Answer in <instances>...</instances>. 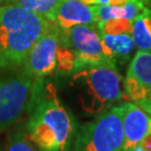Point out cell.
Wrapping results in <instances>:
<instances>
[{
	"mask_svg": "<svg viewBox=\"0 0 151 151\" xmlns=\"http://www.w3.org/2000/svg\"><path fill=\"white\" fill-rule=\"evenodd\" d=\"M24 129L38 151H72L78 124L55 87L44 83L28 111Z\"/></svg>",
	"mask_w": 151,
	"mask_h": 151,
	"instance_id": "obj_1",
	"label": "cell"
},
{
	"mask_svg": "<svg viewBox=\"0 0 151 151\" xmlns=\"http://www.w3.org/2000/svg\"><path fill=\"white\" fill-rule=\"evenodd\" d=\"M45 17L20 6L0 7V73L22 68L34 44L50 26Z\"/></svg>",
	"mask_w": 151,
	"mask_h": 151,
	"instance_id": "obj_2",
	"label": "cell"
},
{
	"mask_svg": "<svg viewBox=\"0 0 151 151\" xmlns=\"http://www.w3.org/2000/svg\"><path fill=\"white\" fill-rule=\"evenodd\" d=\"M68 92L77 111L94 118L124 97L119 70L111 65L86 67L70 75Z\"/></svg>",
	"mask_w": 151,
	"mask_h": 151,
	"instance_id": "obj_3",
	"label": "cell"
},
{
	"mask_svg": "<svg viewBox=\"0 0 151 151\" xmlns=\"http://www.w3.org/2000/svg\"><path fill=\"white\" fill-rule=\"evenodd\" d=\"M125 102L78 125L72 151H122Z\"/></svg>",
	"mask_w": 151,
	"mask_h": 151,
	"instance_id": "obj_4",
	"label": "cell"
},
{
	"mask_svg": "<svg viewBox=\"0 0 151 151\" xmlns=\"http://www.w3.org/2000/svg\"><path fill=\"white\" fill-rule=\"evenodd\" d=\"M43 84L22 68L0 73V132L11 128L34 103Z\"/></svg>",
	"mask_w": 151,
	"mask_h": 151,
	"instance_id": "obj_5",
	"label": "cell"
},
{
	"mask_svg": "<svg viewBox=\"0 0 151 151\" xmlns=\"http://www.w3.org/2000/svg\"><path fill=\"white\" fill-rule=\"evenodd\" d=\"M60 40L74 53L75 72L92 66L111 65L103 55L101 38L96 26L77 25L68 29H60Z\"/></svg>",
	"mask_w": 151,
	"mask_h": 151,
	"instance_id": "obj_6",
	"label": "cell"
},
{
	"mask_svg": "<svg viewBox=\"0 0 151 151\" xmlns=\"http://www.w3.org/2000/svg\"><path fill=\"white\" fill-rule=\"evenodd\" d=\"M60 29L54 22L37 39L22 65V70L39 84L56 70V56L60 47Z\"/></svg>",
	"mask_w": 151,
	"mask_h": 151,
	"instance_id": "obj_7",
	"label": "cell"
},
{
	"mask_svg": "<svg viewBox=\"0 0 151 151\" xmlns=\"http://www.w3.org/2000/svg\"><path fill=\"white\" fill-rule=\"evenodd\" d=\"M123 94L151 115V52L138 50L123 80Z\"/></svg>",
	"mask_w": 151,
	"mask_h": 151,
	"instance_id": "obj_8",
	"label": "cell"
},
{
	"mask_svg": "<svg viewBox=\"0 0 151 151\" xmlns=\"http://www.w3.org/2000/svg\"><path fill=\"white\" fill-rule=\"evenodd\" d=\"M150 114L132 102H125L122 151H131L149 134Z\"/></svg>",
	"mask_w": 151,
	"mask_h": 151,
	"instance_id": "obj_9",
	"label": "cell"
},
{
	"mask_svg": "<svg viewBox=\"0 0 151 151\" xmlns=\"http://www.w3.org/2000/svg\"><path fill=\"white\" fill-rule=\"evenodd\" d=\"M96 22L95 6L87 5L82 0H60L53 20L60 29L77 25L96 26Z\"/></svg>",
	"mask_w": 151,
	"mask_h": 151,
	"instance_id": "obj_10",
	"label": "cell"
},
{
	"mask_svg": "<svg viewBox=\"0 0 151 151\" xmlns=\"http://www.w3.org/2000/svg\"><path fill=\"white\" fill-rule=\"evenodd\" d=\"M102 52L111 65L118 66L129 63L135 49V44L131 32L100 34Z\"/></svg>",
	"mask_w": 151,
	"mask_h": 151,
	"instance_id": "obj_11",
	"label": "cell"
},
{
	"mask_svg": "<svg viewBox=\"0 0 151 151\" xmlns=\"http://www.w3.org/2000/svg\"><path fill=\"white\" fill-rule=\"evenodd\" d=\"M143 0H128L122 5H97L95 6L96 24L110 19H129L133 20L140 12L148 8Z\"/></svg>",
	"mask_w": 151,
	"mask_h": 151,
	"instance_id": "obj_12",
	"label": "cell"
},
{
	"mask_svg": "<svg viewBox=\"0 0 151 151\" xmlns=\"http://www.w3.org/2000/svg\"><path fill=\"white\" fill-rule=\"evenodd\" d=\"M132 37L138 50L151 52V7H148L132 20Z\"/></svg>",
	"mask_w": 151,
	"mask_h": 151,
	"instance_id": "obj_13",
	"label": "cell"
},
{
	"mask_svg": "<svg viewBox=\"0 0 151 151\" xmlns=\"http://www.w3.org/2000/svg\"><path fill=\"white\" fill-rule=\"evenodd\" d=\"M60 2V0H8V4L20 6L27 10L45 17L52 22Z\"/></svg>",
	"mask_w": 151,
	"mask_h": 151,
	"instance_id": "obj_14",
	"label": "cell"
},
{
	"mask_svg": "<svg viewBox=\"0 0 151 151\" xmlns=\"http://www.w3.org/2000/svg\"><path fill=\"white\" fill-rule=\"evenodd\" d=\"M6 151H38L32 142L28 139L24 128L12 130L8 134Z\"/></svg>",
	"mask_w": 151,
	"mask_h": 151,
	"instance_id": "obj_15",
	"label": "cell"
},
{
	"mask_svg": "<svg viewBox=\"0 0 151 151\" xmlns=\"http://www.w3.org/2000/svg\"><path fill=\"white\" fill-rule=\"evenodd\" d=\"M99 34H119L132 32V20L129 19H110L96 24Z\"/></svg>",
	"mask_w": 151,
	"mask_h": 151,
	"instance_id": "obj_16",
	"label": "cell"
},
{
	"mask_svg": "<svg viewBox=\"0 0 151 151\" xmlns=\"http://www.w3.org/2000/svg\"><path fill=\"white\" fill-rule=\"evenodd\" d=\"M140 143L142 145V147L146 149V151H151V134L147 135Z\"/></svg>",
	"mask_w": 151,
	"mask_h": 151,
	"instance_id": "obj_17",
	"label": "cell"
},
{
	"mask_svg": "<svg viewBox=\"0 0 151 151\" xmlns=\"http://www.w3.org/2000/svg\"><path fill=\"white\" fill-rule=\"evenodd\" d=\"M6 4H8V0H0V7L6 5Z\"/></svg>",
	"mask_w": 151,
	"mask_h": 151,
	"instance_id": "obj_18",
	"label": "cell"
},
{
	"mask_svg": "<svg viewBox=\"0 0 151 151\" xmlns=\"http://www.w3.org/2000/svg\"><path fill=\"white\" fill-rule=\"evenodd\" d=\"M143 1H145L149 7H151V0H143Z\"/></svg>",
	"mask_w": 151,
	"mask_h": 151,
	"instance_id": "obj_19",
	"label": "cell"
},
{
	"mask_svg": "<svg viewBox=\"0 0 151 151\" xmlns=\"http://www.w3.org/2000/svg\"><path fill=\"white\" fill-rule=\"evenodd\" d=\"M149 134H151V115H150V124H149Z\"/></svg>",
	"mask_w": 151,
	"mask_h": 151,
	"instance_id": "obj_20",
	"label": "cell"
}]
</instances>
